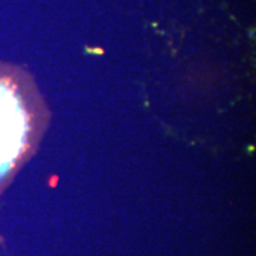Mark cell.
Listing matches in <instances>:
<instances>
[{
    "instance_id": "obj_1",
    "label": "cell",
    "mask_w": 256,
    "mask_h": 256,
    "mask_svg": "<svg viewBox=\"0 0 256 256\" xmlns=\"http://www.w3.org/2000/svg\"><path fill=\"white\" fill-rule=\"evenodd\" d=\"M49 120L31 74L0 62V193L37 150Z\"/></svg>"
}]
</instances>
